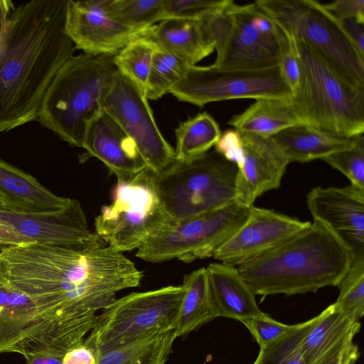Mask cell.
<instances>
[{
  "mask_svg": "<svg viewBox=\"0 0 364 364\" xmlns=\"http://www.w3.org/2000/svg\"><path fill=\"white\" fill-rule=\"evenodd\" d=\"M174 223L160 198L154 173L145 168L117 181L112 203L103 206L95 218V232L107 245L123 253L138 250Z\"/></svg>",
  "mask_w": 364,
  "mask_h": 364,
  "instance_id": "obj_9",
  "label": "cell"
},
{
  "mask_svg": "<svg viewBox=\"0 0 364 364\" xmlns=\"http://www.w3.org/2000/svg\"><path fill=\"white\" fill-rule=\"evenodd\" d=\"M184 293L182 284L132 292L102 310L83 343L97 358L151 333L175 329Z\"/></svg>",
  "mask_w": 364,
  "mask_h": 364,
  "instance_id": "obj_10",
  "label": "cell"
},
{
  "mask_svg": "<svg viewBox=\"0 0 364 364\" xmlns=\"http://www.w3.org/2000/svg\"><path fill=\"white\" fill-rule=\"evenodd\" d=\"M0 26H1V22H0Z\"/></svg>",
  "mask_w": 364,
  "mask_h": 364,
  "instance_id": "obj_47",
  "label": "cell"
},
{
  "mask_svg": "<svg viewBox=\"0 0 364 364\" xmlns=\"http://www.w3.org/2000/svg\"><path fill=\"white\" fill-rule=\"evenodd\" d=\"M102 110L134 141L151 171L158 174L176 161L175 151L161 133L147 98L117 71Z\"/></svg>",
  "mask_w": 364,
  "mask_h": 364,
  "instance_id": "obj_14",
  "label": "cell"
},
{
  "mask_svg": "<svg viewBox=\"0 0 364 364\" xmlns=\"http://www.w3.org/2000/svg\"><path fill=\"white\" fill-rule=\"evenodd\" d=\"M303 124L289 100L262 98L255 100L242 112L228 122L237 131L272 136L294 125Z\"/></svg>",
  "mask_w": 364,
  "mask_h": 364,
  "instance_id": "obj_26",
  "label": "cell"
},
{
  "mask_svg": "<svg viewBox=\"0 0 364 364\" xmlns=\"http://www.w3.org/2000/svg\"><path fill=\"white\" fill-rule=\"evenodd\" d=\"M360 135L341 136L306 124H299L271 137L290 163H306L316 159L322 160L328 155L350 147Z\"/></svg>",
  "mask_w": 364,
  "mask_h": 364,
  "instance_id": "obj_24",
  "label": "cell"
},
{
  "mask_svg": "<svg viewBox=\"0 0 364 364\" xmlns=\"http://www.w3.org/2000/svg\"><path fill=\"white\" fill-rule=\"evenodd\" d=\"M176 338L175 329L155 331L106 352L97 364H165Z\"/></svg>",
  "mask_w": 364,
  "mask_h": 364,
  "instance_id": "obj_28",
  "label": "cell"
},
{
  "mask_svg": "<svg viewBox=\"0 0 364 364\" xmlns=\"http://www.w3.org/2000/svg\"><path fill=\"white\" fill-rule=\"evenodd\" d=\"M116 73L112 55H73L48 87L36 120L68 144L82 148L86 128L102 111Z\"/></svg>",
  "mask_w": 364,
  "mask_h": 364,
  "instance_id": "obj_4",
  "label": "cell"
},
{
  "mask_svg": "<svg viewBox=\"0 0 364 364\" xmlns=\"http://www.w3.org/2000/svg\"><path fill=\"white\" fill-rule=\"evenodd\" d=\"M323 6L341 21L354 20L364 24V0H337Z\"/></svg>",
  "mask_w": 364,
  "mask_h": 364,
  "instance_id": "obj_41",
  "label": "cell"
},
{
  "mask_svg": "<svg viewBox=\"0 0 364 364\" xmlns=\"http://www.w3.org/2000/svg\"><path fill=\"white\" fill-rule=\"evenodd\" d=\"M242 323L251 333L259 348L279 338L294 326V324L279 322L263 312Z\"/></svg>",
  "mask_w": 364,
  "mask_h": 364,
  "instance_id": "obj_37",
  "label": "cell"
},
{
  "mask_svg": "<svg viewBox=\"0 0 364 364\" xmlns=\"http://www.w3.org/2000/svg\"><path fill=\"white\" fill-rule=\"evenodd\" d=\"M1 247V246H0Z\"/></svg>",
  "mask_w": 364,
  "mask_h": 364,
  "instance_id": "obj_48",
  "label": "cell"
},
{
  "mask_svg": "<svg viewBox=\"0 0 364 364\" xmlns=\"http://www.w3.org/2000/svg\"><path fill=\"white\" fill-rule=\"evenodd\" d=\"M341 22L351 41L359 52L364 55V24L354 20H346Z\"/></svg>",
  "mask_w": 364,
  "mask_h": 364,
  "instance_id": "obj_43",
  "label": "cell"
},
{
  "mask_svg": "<svg viewBox=\"0 0 364 364\" xmlns=\"http://www.w3.org/2000/svg\"><path fill=\"white\" fill-rule=\"evenodd\" d=\"M215 150L237 167L242 161L243 149L240 133L235 129L225 130L215 144Z\"/></svg>",
  "mask_w": 364,
  "mask_h": 364,
  "instance_id": "obj_40",
  "label": "cell"
},
{
  "mask_svg": "<svg viewBox=\"0 0 364 364\" xmlns=\"http://www.w3.org/2000/svg\"><path fill=\"white\" fill-rule=\"evenodd\" d=\"M189 65L176 56L157 48L154 52L147 80L146 97L157 100L184 77Z\"/></svg>",
  "mask_w": 364,
  "mask_h": 364,
  "instance_id": "obj_31",
  "label": "cell"
},
{
  "mask_svg": "<svg viewBox=\"0 0 364 364\" xmlns=\"http://www.w3.org/2000/svg\"><path fill=\"white\" fill-rule=\"evenodd\" d=\"M228 0H164L162 21L168 18L203 20L218 13Z\"/></svg>",
  "mask_w": 364,
  "mask_h": 364,
  "instance_id": "obj_36",
  "label": "cell"
},
{
  "mask_svg": "<svg viewBox=\"0 0 364 364\" xmlns=\"http://www.w3.org/2000/svg\"><path fill=\"white\" fill-rule=\"evenodd\" d=\"M182 286L184 293L175 328L176 338L186 336L216 318L205 267L186 275Z\"/></svg>",
  "mask_w": 364,
  "mask_h": 364,
  "instance_id": "obj_27",
  "label": "cell"
},
{
  "mask_svg": "<svg viewBox=\"0 0 364 364\" xmlns=\"http://www.w3.org/2000/svg\"><path fill=\"white\" fill-rule=\"evenodd\" d=\"M206 23L215 43L213 65L235 70L278 66L284 33L255 1L240 5L228 0Z\"/></svg>",
  "mask_w": 364,
  "mask_h": 364,
  "instance_id": "obj_8",
  "label": "cell"
},
{
  "mask_svg": "<svg viewBox=\"0 0 364 364\" xmlns=\"http://www.w3.org/2000/svg\"><path fill=\"white\" fill-rule=\"evenodd\" d=\"M240 133L243 155L237 166L235 202L250 207L261 195L279 187L290 162L271 136Z\"/></svg>",
  "mask_w": 364,
  "mask_h": 364,
  "instance_id": "obj_18",
  "label": "cell"
},
{
  "mask_svg": "<svg viewBox=\"0 0 364 364\" xmlns=\"http://www.w3.org/2000/svg\"><path fill=\"white\" fill-rule=\"evenodd\" d=\"M278 68L282 79L293 93L299 82L300 68L293 41L285 33L281 43Z\"/></svg>",
  "mask_w": 364,
  "mask_h": 364,
  "instance_id": "obj_38",
  "label": "cell"
},
{
  "mask_svg": "<svg viewBox=\"0 0 364 364\" xmlns=\"http://www.w3.org/2000/svg\"><path fill=\"white\" fill-rule=\"evenodd\" d=\"M181 102L203 107L235 99L289 100L292 90L282 79L278 66L259 70L189 66L184 77L170 91Z\"/></svg>",
  "mask_w": 364,
  "mask_h": 364,
  "instance_id": "obj_12",
  "label": "cell"
},
{
  "mask_svg": "<svg viewBox=\"0 0 364 364\" xmlns=\"http://www.w3.org/2000/svg\"><path fill=\"white\" fill-rule=\"evenodd\" d=\"M255 2L285 35L312 48L349 82L364 87V55L323 4L314 0Z\"/></svg>",
  "mask_w": 364,
  "mask_h": 364,
  "instance_id": "obj_7",
  "label": "cell"
},
{
  "mask_svg": "<svg viewBox=\"0 0 364 364\" xmlns=\"http://www.w3.org/2000/svg\"><path fill=\"white\" fill-rule=\"evenodd\" d=\"M68 0H0V132L36 120L45 93L76 48Z\"/></svg>",
  "mask_w": 364,
  "mask_h": 364,
  "instance_id": "obj_2",
  "label": "cell"
},
{
  "mask_svg": "<svg viewBox=\"0 0 364 364\" xmlns=\"http://www.w3.org/2000/svg\"><path fill=\"white\" fill-rule=\"evenodd\" d=\"M354 336H349L341 341L313 364H355L360 353L353 343Z\"/></svg>",
  "mask_w": 364,
  "mask_h": 364,
  "instance_id": "obj_39",
  "label": "cell"
},
{
  "mask_svg": "<svg viewBox=\"0 0 364 364\" xmlns=\"http://www.w3.org/2000/svg\"><path fill=\"white\" fill-rule=\"evenodd\" d=\"M310 223L253 205L245 223L213 257L237 267L277 247Z\"/></svg>",
  "mask_w": 364,
  "mask_h": 364,
  "instance_id": "obj_17",
  "label": "cell"
},
{
  "mask_svg": "<svg viewBox=\"0 0 364 364\" xmlns=\"http://www.w3.org/2000/svg\"><path fill=\"white\" fill-rule=\"evenodd\" d=\"M26 364H62V356L57 355L38 353L23 356Z\"/></svg>",
  "mask_w": 364,
  "mask_h": 364,
  "instance_id": "obj_44",
  "label": "cell"
},
{
  "mask_svg": "<svg viewBox=\"0 0 364 364\" xmlns=\"http://www.w3.org/2000/svg\"><path fill=\"white\" fill-rule=\"evenodd\" d=\"M142 272L108 245L75 248L31 244L0 250V286L34 304L39 327L29 354L63 356L82 343L118 292L140 285Z\"/></svg>",
  "mask_w": 364,
  "mask_h": 364,
  "instance_id": "obj_1",
  "label": "cell"
},
{
  "mask_svg": "<svg viewBox=\"0 0 364 364\" xmlns=\"http://www.w3.org/2000/svg\"><path fill=\"white\" fill-rule=\"evenodd\" d=\"M250 207L233 202L175 223L149 239L137 250L136 256L149 262L173 259L191 262L213 257L247 220Z\"/></svg>",
  "mask_w": 364,
  "mask_h": 364,
  "instance_id": "obj_11",
  "label": "cell"
},
{
  "mask_svg": "<svg viewBox=\"0 0 364 364\" xmlns=\"http://www.w3.org/2000/svg\"><path fill=\"white\" fill-rule=\"evenodd\" d=\"M82 148L100 160L117 181L128 180L147 168L134 141L103 110L87 127Z\"/></svg>",
  "mask_w": 364,
  "mask_h": 364,
  "instance_id": "obj_19",
  "label": "cell"
},
{
  "mask_svg": "<svg viewBox=\"0 0 364 364\" xmlns=\"http://www.w3.org/2000/svg\"><path fill=\"white\" fill-rule=\"evenodd\" d=\"M95 352L83 342L68 350L63 356L62 364H97Z\"/></svg>",
  "mask_w": 364,
  "mask_h": 364,
  "instance_id": "obj_42",
  "label": "cell"
},
{
  "mask_svg": "<svg viewBox=\"0 0 364 364\" xmlns=\"http://www.w3.org/2000/svg\"><path fill=\"white\" fill-rule=\"evenodd\" d=\"M351 262L344 242L314 220L281 245L237 268L255 296H291L338 287Z\"/></svg>",
  "mask_w": 364,
  "mask_h": 364,
  "instance_id": "obj_3",
  "label": "cell"
},
{
  "mask_svg": "<svg viewBox=\"0 0 364 364\" xmlns=\"http://www.w3.org/2000/svg\"><path fill=\"white\" fill-rule=\"evenodd\" d=\"M164 0H109L110 14L120 24L146 31L162 21Z\"/></svg>",
  "mask_w": 364,
  "mask_h": 364,
  "instance_id": "obj_33",
  "label": "cell"
},
{
  "mask_svg": "<svg viewBox=\"0 0 364 364\" xmlns=\"http://www.w3.org/2000/svg\"><path fill=\"white\" fill-rule=\"evenodd\" d=\"M306 204L314 220L328 228L347 246L352 262L364 258L363 188L352 184L315 187L308 193Z\"/></svg>",
  "mask_w": 364,
  "mask_h": 364,
  "instance_id": "obj_16",
  "label": "cell"
},
{
  "mask_svg": "<svg viewBox=\"0 0 364 364\" xmlns=\"http://www.w3.org/2000/svg\"><path fill=\"white\" fill-rule=\"evenodd\" d=\"M338 287L339 294L333 304L338 310L359 321L364 313V258L351 262Z\"/></svg>",
  "mask_w": 364,
  "mask_h": 364,
  "instance_id": "obj_34",
  "label": "cell"
},
{
  "mask_svg": "<svg viewBox=\"0 0 364 364\" xmlns=\"http://www.w3.org/2000/svg\"><path fill=\"white\" fill-rule=\"evenodd\" d=\"M156 49V44L144 33L131 40L113 56L117 71L145 96L150 66Z\"/></svg>",
  "mask_w": 364,
  "mask_h": 364,
  "instance_id": "obj_30",
  "label": "cell"
},
{
  "mask_svg": "<svg viewBox=\"0 0 364 364\" xmlns=\"http://www.w3.org/2000/svg\"><path fill=\"white\" fill-rule=\"evenodd\" d=\"M360 323L351 316L338 310L333 304L319 315L301 343V350L306 364H313L341 341L349 336H355Z\"/></svg>",
  "mask_w": 364,
  "mask_h": 364,
  "instance_id": "obj_25",
  "label": "cell"
},
{
  "mask_svg": "<svg viewBox=\"0 0 364 364\" xmlns=\"http://www.w3.org/2000/svg\"><path fill=\"white\" fill-rule=\"evenodd\" d=\"M340 171L350 184L364 189V136H358L353 146L322 159Z\"/></svg>",
  "mask_w": 364,
  "mask_h": 364,
  "instance_id": "obj_35",
  "label": "cell"
},
{
  "mask_svg": "<svg viewBox=\"0 0 364 364\" xmlns=\"http://www.w3.org/2000/svg\"><path fill=\"white\" fill-rule=\"evenodd\" d=\"M206 268L215 317L243 322L260 315L255 295L241 277L237 267L222 262Z\"/></svg>",
  "mask_w": 364,
  "mask_h": 364,
  "instance_id": "obj_21",
  "label": "cell"
},
{
  "mask_svg": "<svg viewBox=\"0 0 364 364\" xmlns=\"http://www.w3.org/2000/svg\"><path fill=\"white\" fill-rule=\"evenodd\" d=\"M176 160L183 161L209 151L221 135L218 122L206 112L181 122L176 129Z\"/></svg>",
  "mask_w": 364,
  "mask_h": 364,
  "instance_id": "obj_29",
  "label": "cell"
},
{
  "mask_svg": "<svg viewBox=\"0 0 364 364\" xmlns=\"http://www.w3.org/2000/svg\"><path fill=\"white\" fill-rule=\"evenodd\" d=\"M3 247H0V250ZM1 287V286H0Z\"/></svg>",
  "mask_w": 364,
  "mask_h": 364,
  "instance_id": "obj_46",
  "label": "cell"
},
{
  "mask_svg": "<svg viewBox=\"0 0 364 364\" xmlns=\"http://www.w3.org/2000/svg\"><path fill=\"white\" fill-rule=\"evenodd\" d=\"M0 206H6V207L9 208L6 202L5 201L4 198H3V196L1 193H0Z\"/></svg>",
  "mask_w": 364,
  "mask_h": 364,
  "instance_id": "obj_45",
  "label": "cell"
},
{
  "mask_svg": "<svg viewBox=\"0 0 364 364\" xmlns=\"http://www.w3.org/2000/svg\"><path fill=\"white\" fill-rule=\"evenodd\" d=\"M53 245L89 248L105 243L92 232L78 200L48 213H23L0 206V246Z\"/></svg>",
  "mask_w": 364,
  "mask_h": 364,
  "instance_id": "obj_13",
  "label": "cell"
},
{
  "mask_svg": "<svg viewBox=\"0 0 364 364\" xmlns=\"http://www.w3.org/2000/svg\"><path fill=\"white\" fill-rule=\"evenodd\" d=\"M237 166L215 150L174 161L155 174L162 203L178 223L235 202Z\"/></svg>",
  "mask_w": 364,
  "mask_h": 364,
  "instance_id": "obj_6",
  "label": "cell"
},
{
  "mask_svg": "<svg viewBox=\"0 0 364 364\" xmlns=\"http://www.w3.org/2000/svg\"><path fill=\"white\" fill-rule=\"evenodd\" d=\"M109 0H68L65 30L76 49L94 55L114 56L133 38L146 31H135L114 19Z\"/></svg>",
  "mask_w": 364,
  "mask_h": 364,
  "instance_id": "obj_15",
  "label": "cell"
},
{
  "mask_svg": "<svg viewBox=\"0 0 364 364\" xmlns=\"http://www.w3.org/2000/svg\"><path fill=\"white\" fill-rule=\"evenodd\" d=\"M291 40L300 75L290 102L301 122L341 136L363 134L364 87L349 82L305 43Z\"/></svg>",
  "mask_w": 364,
  "mask_h": 364,
  "instance_id": "obj_5",
  "label": "cell"
},
{
  "mask_svg": "<svg viewBox=\"0 0 364 364\" xmlns=\"http://www.w3.org/2000/svg\"><path fill=\"white\" fill-rule=\"evenodd\" d=\"M39 321L32 301L11 287H0V353H28Z\"/></svg>",
  "mask_w": 364,
  "mask_h": 364,
  "instance_id": "obj_22",
  "label": "cell"
},
{
  "mask_svg": "<svg viewBox=\"0 0 364 364\" xmlns=\"http://www.w3.org/2000/svg\"><path fill=\"white\" fill-rule=\"evenodd\" d=\"M206 18L165 19L149 28L145 35L158 48L193 66L215 50Z\"/></svg>",
  "mask_w": 364,
  "mask_h": 364,
  "instance_id": "obj_20",
  "label": "cell"
},
{
  "mask_svg": "<svg viewBox=\"0 0 364 364\" xmlns=\"http://www.w3.org/2000/svg\"><path fill=\"white\" fill-rule=\"evenodd\" d=\"M0 193L9 208L23 213H48L67 207L73 199L58 196L31 175L0 157Z\"/></svg>",
  "mask_w": 364,
  "mask_h": 364,
  "instance_id": "obj_23",
  "label": "cell"
},
{
  "mask_svg": "<svg viewBox=\"0 0 364 364\" xmlns=\"http://www.w3.org/2000/svg\"><path fill=\"white\" fill-rule=\"evenodd\" d=\"M315 321V317L294 324L289 331L262 346L253 364H306L301 343Z\"/></svg>",
  "mask_w": 364,
  "mask_h": 364,
  "instance_id": "obj_32",
  "label": "cell"
}]
</instances>
